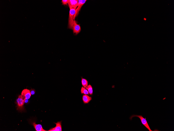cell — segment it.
Listing matches in <instances>:
<instances>
[{"mask_svg": "<svg viewBox=\"0 0 174 131\" xmlns=\"http://www.w3.org/2000/svg\"><path fill=\"white\" fill-rule=\"evenodd\" d=\"M28 99H26L25 100V103H27L29 102Z\"/></svg>", "mask_w": 174, "mask_h": 131, "instance_id": "2e32d148", "label": "cell"}, {"mask_svg": "<svg viewBox=\"0 0 174 131\" xmlns=\"http://www.w3.org/2000/svg\"><path fill=\"white\" fill-rule=\"evenodd\" d=\"M56 124V126L54 128H51L48 131H62L61 121L58 122Z\"/></svg>", "mask_w": 174, "mask_h": 131, "instance_id": "ba28073f", "label": "cell"}, {"mask_svg": "<svg viewBox=\"0 0 174 131\" xmlns=\"http://www.w3.org/2000/svg\"><path fill=\"white\" fill-rule=\"evenodd\" d=\"M70 9L68 21L69 28L70 29H72L74 22V17L76 12V9L72 8H70Z\"/></svg>", "mask_w": 174, "mask_h": 131, "instance_id": "7a4b0ae2", "label": "cell"}, {"mask_svg": "<svg viewBox=\"0 0 174 131\" xmlns=\"http://www.w3.org/2000/svg\"><path fill=\"white\" fill-rule=\"evenodd\" d=\"M68 1L69 0H62L61 2L62 3V5H67L68 3Z\"/></svg>", "mask_w": 174, "mask_h": 131, "instance_id": "5bb4252c", "label": "cell"}, {"mask_svg": "<svg viewBox=\"0 0 174 131\" xmlns=\"http://www.w3.org/2000/svg\"><path fill=\"white\" fill-rule=\"evenodd\" d=\"M36 131H46L44 130L42 127V125L41 124H36L35 122H33L32 123Z\"/></svg>", "mask_w": 174, "mask_h": 131, "instance_id": "9c48e42d", "label": "cell"}, {"mask_svg": "<svg viewBox=\"0 0 174 131\" xmlns=\"http://www.w3.org/2000/svg\"><path fill=\"white\" fill-rule=\"evenodd\" d=\"M81 93H83L85 95H88L89 94V92L87 90L85 89V88L84 87H82L81 88Z\"/></svg>", "mask_w": 174, "mask_h": 131, "instance_id": "7c38bea8", "label": "cell"}, {"mask_svg": "<svg viewBox=\"0 0 174 131\" xmlns=\"http://www.w3.org/2000/svg\"><path fill=\"white\" fill-rule=\"evenodd\" d=\"M72 30L73 33L76 35L79 34L81 30V28L80 25L77 24V22L75 20H74Z\"/></svg>", "mask_w": 174, "mask_h": 131, "instance_id": "8992f818", "label": "cell"}, {"mask_svg": "<svg viewBox=\"0 0 174 131\" xmlns=\"http://www.w3.org/2000/svg\"><path fill=\"white\" fill-rule=\"evenodd\" d=\"M78 4L77 0H69L68 3L69 8H75L76 9Z\"/></svg>", "mask_w": 174, "mask_h": 131, "instance_id": "52a82bcc", "label": "cell"}, {"mask_svg": "<svg viewBox=\"0 0 174 131\" xmlns=\"http://www.w3.org/2000/svg\"><path fill=\"white\" fill-rule=\"evenodd\" d=\"M31 94V95H34L36 92V91L34 89H31L30 90Z\"/></svg>", "mask_w": 174, "mask_h": 131, "instance_id": "9a60e30c", "label": "cell"}, {"mask_svg": "<svg viewBox=\"0 0 174 131\" xmlns=\"http://www.w3.org/2000/svg\"><path fill=\"white\" fill-rule=\"evenodd\" d=\"M82 86L85 88L86 87L88 86V81L86 79H82Z\"/></svg>", "mask_w": 174, "mask_h": 131, "instance_id": "4fadbf2b", "label": "cell"}, {"mask_svg": "<svg viewBox=\"0 0 174 131\" xmlns=\"http://www.w3.org/2000/svg\"><path fill=\"white\" fill-rule=\"evenodd\" d=\"M21 95L24 100L29 99L31 96L30 90L27 89H25L22 91Z\"/></svg>", "mask_w": 174, "mask_h": 131, "instance_id": "5b68a950", "label": "cell"}, {"mask_svg": "<svg viewBox=\"0 0 174 131\" xmlns=\"http://www.w3.org/2000/svg\"><path fill=\"white\" fill-rule=\"evenodd\" d=\"M87 0H78V4L77 8L76 10V12L74 17V20H75L76 17L78 15L81 7L85 4Z\"/></svg>", "mask_w": 174, "mask_h": 131, "instance_id": "277c9868", "label": "cell"}, {"mask_svg": "<svg viewBox=\"0 0 174 131\" xmlns=\"http://www.w3.org/2000/svg\"><path fill=\"white\" fill-rule=\"evenodd\" d=\"M24 104L25 100L21 95H20L16 101L17 110L20 112L23 111L24 110Z\"/></svg>", "mask_w": 174, "mask_h": 131, "instance_id": "6da1fadb", "label": "cell"}, {"mask_svg": "<svg viewBox=\"0 0 174 131\" xmlns=\"http://www.w3.org/2000/svg\"><path fill=\"white\" fill-rule=\"evenodd\" d=\"M138 117L140 119L142 124L146 128H147L149 131H153L151 129L146 118H144L142 115H133L131 116L130 119V120H131L132 119L133 117Z\"/></svg>", "mask_w": 174, "mask_h": 131, "instance_id": "3957f363", "label": "cell"}, {"mask_svg": "<svg viewBox=\"0 0 174 131\" xmlns=\"http://www.w3.org/2000/svg\"><path fill=\"white\" fill-rule=\"evenodd\" d=\"M86 88V89L88 90L90 94L92 95L93 93V90H92V88L91 85H89L87 86Z\"/></svg>", "mask_w": 174, "mask_h": 131, "instance_id": "8fae6325", "label": "cell"}, {"mask_svg": "<svg viewBox=\"0 0 174 131\" xmlns=\"http://www.w3.org/2000/svg\"><path fill=\"white\" fill-rule=\"evenodd\" d=\"M83 101L85 104L88 103L92 100L91 97L87 95H84L83 96Z\"/></svg>", "mask_w": 174, "mask_h": 131, "instance_id": "30bf717a", "label": "cell"}]
</instances>
